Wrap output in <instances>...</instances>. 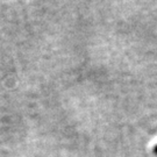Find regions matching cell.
I'll list each match as a JSON object with an SVG mask.
<instances>
[{"instance_id": "6da1fadb", "label": "cell", "mask_w": 157, "mask_h": 157, "mask_svg": "<svg viewBox=\"0 0 157 157\" xmlns=\"http://www.w3.org/2000/svg\"><path fill=\"white\" fill-rule=\"evenodd\" d=\"M154 154H156V155H157V146L154 148Z\"/></svg>"}]
</instances>
